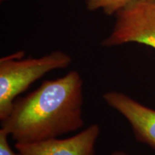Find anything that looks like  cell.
Returning a JSON list of instances; mask_svg holds the SVG:
<instances>
[{
    "label": "cell",
    "mask_w": 155,
    "mask_h": 155,
    "mask_svg": "<svg viewBox=\"0 0 155 155\" xmlns=\"http://www.w3.org/2000/svg\"><path fill=\"white\" fill-rule=\"evenodd\" d=\"M134 0H86L89 12L101 11L108 16L115 15L119 10Z\"/></svg>",
    "instance_id": "obj_6"
},
{
    "label": "cell",
    "mask_w": 155,
    "mask_h": 155,
    "mask_svg": "<svg viewBox=\"0 0 155 155\" xmlns=\"http://www.w3.org/2000/svg\"><path fill=\"white\" fill-rule=\"evenodd\" d=\"M102 98L127 120L137 140L155 150V110L119 91L104 93Z\"/></svg>",
    "instance_id": "obj_5"
},
{
    "label": "cell",
    "mask_w": 155,
    "mask_h": 155,
    "mask_svg": "<svg viewBox=\"0 0 155 155\" xmlns=\"http://www.w3.org/2000/svg\"><path fill=\"white\" fill-rule=\"evenodd\" d=\"M101 128L93 124L76 134L65 139H50L33 143H15L22 155H95Z\"/></svg>",
    "instance_id": "obj_4"
},
{
    "label": "cell",
    "mask_w": 155,
    "mask_h": 155,
    "mask_svg": "<svg viewBox=\"0 0 155 155\" xmlns=\"http://www.w3.org/2000/svg\"><path fill=\"white\" fill-rule=\"evenodd\" d=\"M83 105V81L73 70L15 100L2 128L16 143L58 138L84 125Z\"/></svg>",
    "instance_id": "obj_1"
},
{
    "label": "cell",
    "mask_w": 155,
    "mask_h": 155,
    "mask_svg": "<svg viewBox=\"0 0 155 155\" xmlns=\"http://www.w3.org/2000/svg\"><path fill=\"white\" fill-rule=\"evenodd\" d=\"M111 155H129V154L124 152H123V151L116 150V151H114V152H112Z\"/></svg>",
    "instance_id": "obj_8"
},
{
    "label": "cell",
    "mask_w": 155,
    "mask_h": 155,
    "mask_svg": "<svg viewBox=\"0 0 155 155\" xmlns=\"http://www.w3.org/2000/svg\"><path fill=\"white\" fill-rule=\"evenodd\" d=\"M7 1H9V0H0L1 2H7Z\"/></svg>",
    "instance_id": "obj_9"
},
{
    "label": "cell",
    "mask_w": 155,
    "mask_h": 155,
    "mask_svg": "<svg viewBox=\"0 0 155 155\" xmlns=\"http://www.w3.org/2000/svg\"><path fill=\"white\" fill-rule=\"evenodd\" d=\"M18 52L0 59V119L10 113L13 103L32 83L54 70L66 68L72 58L65 52L55 50L40 58L23 59Z\"/></svg>",
    "instance_id": "obj_2"
},
{
    "label": "cell",
    "mask_w": 155,
    "mask_h": 155,
    "mask_svg": "<svg viewBox=\"0 0 155 155\" xmlns=\"http://www.w3.org/2000/svg\"><path fill=\"white\" fill-rule=\"evenodd\" d=\"M115 17L111 32L101 43L103 47L135 42L155 49V0H134Z\"/></svg>",
    "instance_id": "obj_3"
},
{
    "label": "cell",
    "mask_w": 155,
    "mask_h": 155,
    "mask_svg": "<svg viewBox=\"0 0 155 155\" xmlns=\"http://www.w3.org/2000/svg\"><path fill=\"white\" fill-rule=\"evenodd\" d=\"M9 133L5 129H0V155H22L12 150L9 143Z\"/></svg>",
    "instance_id": "obj_7"
}]
</instances>
